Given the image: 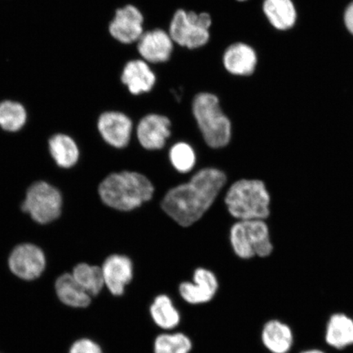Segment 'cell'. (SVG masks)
Masks as SVG:
<instances>
[{
	"label": "cell",
	"instance_id": "6da1fadb",
	"mask_svg": "<svg viewBox=\"0 0 353 353\" xmlns=\"http://www.w3.org/2000/svg\"><path fill=\"white\" fill-rule=\"evenodd\" d=\"M226 182L227 176L223 171L214 168L201 170L188 183L179 185L165 194L162 209L180 226H191L214 204Z\"/></svg>",
	"mask_w": 353,
	"mask_h": 353
},
{
	"label": "cell",
	"instance_id": "7a4b0ae2",
	"mask_svg": "<svg viewBox=\"0 0 353 353\" xmlns=\"http://www.w3.org/2000/svg\"><path fill=\"white\" fill-rule=\"evenodd\" d=\"M154 188L147 176L137 172L122 171L105 178L99 187L101 201L119 211H131L152 200Z\"/></svg>",
	"mask_w": 353,
	"mask_h": 353
},
{
	"label": "cell",
	"instance_id": "3957f363",
	"mask_svg": "<svg viewBox=\"0 0 353 353\" xmlns=\"http://www.w3.org/2000/svg\"><path fill=\"white\" fill-rule=\"evenodd\" d=\"M229 214L238 221L266 220L271 214V195L262 180L241 179L225 196Z\"/></svg>",
	"mask_w": 353,
	"mask_h": 353
},
{
	"label": "cell",
	"instance_id": "277c9868",
	"mask_svg": "<svg viewBox=\"0 0 353 353\" xmlns=\"http://www.w3.org/2000/svg\"><path fill=\"white\" fill-rule=\"evenodd\" d=\"M192 113L205 142L214 149L226 147L232 138V123L220 107L217 96L200 92L192 103Z\"/></svg>",
	"mask_w": 353,
	"mask_h": 353
},
{
	"label": "cell",
	"instance_id": "5b68a950",
	"mask_svg": "<svg viewBox=\"0 0 353 353\" xmlns=\"http://www.w3.org/2000/svg\"><path fill=\"white\" fill-rule=\"evenodd\" d=\"M230 241L234 252L242 259L267 258L274 250L266 220L237 221L231 228Z\"/></svg>",
	"mask_w": 353,
	"mask_h": 353
},
{
	"label": "cell",
	"instance_id": "8992f818",
	"mask_svg": "<svg viewBox=\"0 0 353 353\" xmlns=\"http://www.w3.org/2000/svg\"><path fill=\"white\" fill-rule=\"evenodd\" d=\"M211 25L209 13L179 10L171 20L169 34L174 43L188 50H196L208 43Z\"/></svg>",
	"mask_w": 353,
	"mask_h": 353
},
{
	"label": "cell",
	"instance_id": "52a82bcc",
	"mask_svg": "<svg viewBox=\"0 0 353 353\" xmlns=\"http://www.w3.org/2000/svg\"><path fill=\"white\" fill-rule=\"evenodd\" d=\"M63 204V196L59 189L43 181H39L26 191L21 210L34 222L48 224L60 217Z\"/></svg>",
	"mask_w": 353,
	"mask_h": 353
},
{
	"label": "cell",
	"instance_id": "ba28073f",
	"mask_svg": "<svg viewBox=\"0 0 353 353\" xmlns=\"http://www.w3.org/2000/svg\"><path fill=\"white\" fill-rule=\"evenodd\" d=\"M8 263L12 274L19 279L34 281L46 270V256L39 246L23 243L12 250Z\"/></svg>",
	"mask_w": 353,
	"mask_h": 353
},
{
	"label": "cell",
	"instance_id": "9c48e42d",
	"mask_svg": "<svg viewBox=\"0 0 353 353\" xmlns=\"http://www.w3.org/2000/svg\"><path fill=\"white\" fill-rule=\"evenodd\" d=\"M192 281H183L179 285V296L185 303L201 307L213 301L219 289L218 278L213 272L197 268L194 272Z\"/></svg>",
	"mask_w": 353,
	"mask_h": 353
},
{
	"label": "cell",
	"instance_id": "30bf717a",
	"mask_svg": "<svg viewBox=\"0 0 353 353\" xmlns=\"http://www.w3.org/2000/svg\"><path fill=\"white\" fill-rule=\"evenodd\" d=\"M142 12L132 4L119 8L109 25V33L123 44L138 42L144 33Z\"/></svg>",
	"mask_w": 353,
	"mask_h": 353
},
{
	"label": "cell",
	"instance_id": "8fae6325",
	"mask_svg": "<svg viewBox=\"0 0 353 353\" xmlns=\"http://www.w3.org/2000/svg\"><path fill=\"white\" fill-rule=\"evenodd\" d=\"M101 268L105 286L109 293L116 298L122 297L125 294L126 287L134 278V266L131 259L125 255H110Z\"/></svg>",
	"mask_w": 353,
	"mask_h": 353
},
{
	"label": "cell",
	"instance_id": "7c38bea8",
	"mask_svg": "<svg viewBox=\"0 0 353 353\" xmlns=\"http://www.w3.org/2000/svg\"><path fill=\"white\" fill-rule=\"evenodd\" d=\"M132 125L131 119L120 112H104L98 121V130L101 138L117 149L125 148L130 143Z\"/></svg>",
	"mask_w": 353,
	"mask_h": 353
},
{
	"label": "cell",
	"instance_id": "4fadbf2b",
	"mask_svg": "<svg viewBox=\"0 0 353 353\" xmlns=\"http://www.w3.org/2000/svg\"><path fill=\"white\" fill-rule=\"evenodd\" d=\"M171 122L169 118L159 114H149L142 118L137 127L139 142L150 151L165 147L171 135Z\"/></svg>",
	"mask_w": 353,
	"mask_h": 353
},
{
	"label": "cell",
	"instance_id": "5bb4252c",
	"mask_svg": "<svg viewBox=\"0 0 353 353\" xmlns=\"http://www.w3.org/2000/svg\"><path fill=\"white\" fill-rule=\"evenodd\" d=\"M138 51L148 63H164L170 59L174 42L169 32L161 29L148 30L139 39Z\"/></svg>",
	"mask_w": 353,
	"mask_h": 353
},
{
	"label": "cell",
	"instance_id": "9a60e30c",
	"mask_svg": "<svg viewBox=\"0 0 353 353\" xmlns=\"http://www.w3.org/2000/svg\"><path fill=\"white\" fill-rule=\"evenodd\" d=\"M148 313L154 328L160 332L178 330L183 324V312L167 294L154 296L148 307Z\"/></svg>",
	"mask_w": 353,
	"mask_h": 353
},
{
	"label": "cell",
	"instance_id": "2e32d148",
	"mask_svg": "<svg viewBox=\"0 0 353 353\" xmlns=\"http://www.w3.org/2000/svg\"><path fill=\"white\" fill-rule=\"evenodd\" d=\"M258 57L254 48L244 43H235L224 52L223 63L228 73L249 77L254 72Z\"/></svg>",
	"mask_w": 353,
	"mask_h": 353
},
{
	"label": "cell",
	"instance_id": "e0dca14e",
	"mask_svg": "<svg viewBox=\"0 0 353 353\" xmlns=\"http://www.w3.org/2000/svg\"><path fill=\"white\" fill-rule=\"evenodd\" d=\"M121 81L132 95L151 91L156 85L157 76L149 63L143 59L130 61L123 69Z\"/></svg>",
	"mask_w": 353,
	"mask_h": 353
},
{
	"label": "cell",
	"instance_id": "ac0fdd59",
	"mask_svg": "<svg viewBox=\"0 0 353 353\" xmlns=\"http://www.w3.org/2000/svg\"><path fill=\"white\" fill-rule=\"evenodd\" d=\"M260 338L263 347L271 353H288L294 343L292 330L279 320L268 321L263 326Z\"/></svg>",
	"mask_w": 353,
	"mask_h": 353
},
{
	"label": "cell",
	"instance_id": "d6986e66",
	"mask_svg": "<svg viewBox=\"0 0 353 353\" xmlns=\"http://www.w3.org/2000/svg\"><path fill=\"white\" fill-rule=\"evenodd\" d=\"M57 298L65 306L73 308H87L91 305L92 297L79 286L72 273H65L55 282Z\"/></svg>",
	"mask_w": 353,
	"mask_h": 353
},
{
	"label": "cell",
	"instance_id": "ffe728a7",
	"mask_svg": "<svg viewBox=\"0 0 353 353\" xmlns=\"http://www.w3.org/2000/svg\"><path fill=\"white\" fill-rule=\"evenodd\" d=\"M193 339L182 330L158 332L152 343V353H192Z\"/></svg>",
	"mask_w": 353,
	"mask_h": 353
},
{
	"label": "cell",
	"instance_id": "44dd1931",
	"mask_svg": "<svg viewBox=\"0 0 353 353\" xmlns=\"http://www.w3.org/2000/svg\"><path fill=\"white\" fill-rule=\"evenodd\" d=\"M48 150L57 166L70 169L77 164L79 149L72 137L65 134L52 136L48 141Z\"/></svg>",
	"mask_w": 353,
	"mask_h": 353
},
{
	"label": "cell",
	"instance_id": "7402d4cb",
	"mask_svg": "<svg viewBox=\"0 0 353 353\" xmlns=\"http://www.w3.org/2000/svg\"><path fill=\"white\" fill-rule=\"evenodd\" d=\"M325 341L337 350L353 345V320L351 317L343 313L331 316L326 326Z\"/></svg>",
	"mask_w": 353,
	"mask_h": 353
},
{
	"label": "cell",
	"instance_id": "603a6c76",
	"mask_svg": "<svg viewBox=\"0 0 353 353\" xmlns=\"http://www.w3.org/2000/svg\"><path fill=\"white\" fill-rule=\"evenodd\" d=\"M263 8L269 22L277 30H289L296 22L297 12L291 0H264Z\"/></svg>",
	"mask_w": 353,
	"mask_h": 353
},
{
	"label": "cell",
	"instance_id": "cb8c5ba5",
	"mask_svg": "<svg viewBox=\"0 0 353 353\" xmlns=\"http://www.w3.org/2000/svg\"><path fill=\"white\" fill-rule=\"evenodd\" d=\"M72 274L78 285L92 298L98 296L105 287L100 267L85 263H79L73 268Z\"/></svg>",
	"mask_w": 353,
	"mask_h": 353
},
{
	"label": "cell",
	"instance_id": "d4e9b609",
	"mask_svg": "<svg viewBox=\"0 0 353 353\" xmlns=\"http://www.w3.org/2000/svg\"><path fill=\"white\" fill-rule=\"evenodd\" d=\"M28 121V112L19 101L6 100L0 103V127L7 132L20 131Z\"/></svg>",
	"mask_w": 353,
	"mask_h": 353
},
{
	"label": "cell",
	"instance_id": "484cf974",
	"mask_svg": "<svg viewBox=\"0 0 353 353\" xmlns=\"http://www.w3.org/2000/svg\"><path fill=\"white\" fill-rule=\"evenodd\" d=\"M170 160L176 171L186 174L195 167L196 152L192 145L187 143H175L170 149Z\"/></svg>",
	"mask_w": 353,
	"mask_h": 353
},
{
	"label": "cell",
	"instance_id": "4316f807",
	"mask_svg": "<svg viewBox=\"0 0 353 353\" xmlns=\"http://www.w3.org/2000/svg\"><path fill=\"white\" fill-rule=\"evenodd\" d=\"M69 353H105L104 347L91 338H82L72 343Z\"/></svg>",
	"mask_w": 353,
	"mask_h": 353
},
{
	"label": "cell",
	"instance_id": "83f0119b",
	"mask_svg": "<svg viewBox=\"0 0 353 353\" xmlns=\"http://www.w3.org/2000/svg\"><path fill=\"white\" fill-rule=\"evenodd\" d=\"M344 22L348 32L353 34V2L347 6L345 13H344Z\"/></svg>",
	"mask_w": 353,
	"mask_h": 353
},
{
	"label": "cell",
	"instance_id": "f1b7e54d",
	"mask_svg": "<svg viewBox=\"0 0 353 353\" xmlns=\"http://www.w3.org/2000/svg\"><path fill=\"white\" fill-rule=\"evenodd\" d=\"M300 353H325L323 351L319 350H309L306 351H303Z\"/></svg>",
	"mask_w": 353,
	"mask_h": 353
},
{
	"label": "cell",
	"instance_id": "f546056e",
	"mask_svg": "<svg viewBox=\"0 0 353 353\" xmlns=\"http://www.w3.org/2000/svg\"><path fill=\"white\" fill-rule=\"evenodd\" d=\"M237 2H245L247 0H236Z\"/></svg>",
	"mask_w": 353,
	"mask_h": 353
}]
</instances>
